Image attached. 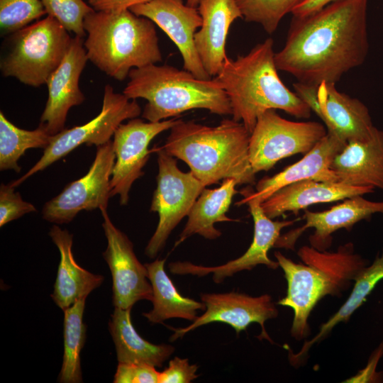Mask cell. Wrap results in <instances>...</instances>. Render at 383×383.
I'll return each mask as SVG.
<instances>
[{
  "label": "cell",
  "instance_id": "cell-24",
  "mask_svg": "<svg viewBox=\"0 0 383 383\" xmlns=\"http://www.w3.org/2000/svg\"><path fill=\"white\" fill-rule=\"evenodd\" d=\"M49 235L60 254L56 279L51 297L62 310L73 305L77 300L87 297L101 285L104 277L90 272L75 261L72 247V235L54 225Z\"/></svg>",
  "mask_w": 383,
  "mask_h": 383
},
{
  "label": "cell",
  "instance_id": "cell-39",
  "mask_svg": "<svg viewBox=\"0 0 383 383\" xmlns=\"http://www.w3.org/2000/svg\"><path fill=\"white\" fill-rule=\"evenodd\" d=\"M382 351L383 347H380L379 350L375 353V357L371 359L367 367L362 371V374H358L353 377L351 379L352 382H368L370 379H374L373 374H374V367L383 353Z\"/></svg>",
  "mask_w": 383,
  "mask_h": 383
},
{
  "label": "cell",
  "instance_id": "cell-40",
  "mask_svg": "<svg viewBox=\"0 0 383 383\" xmlns=\"http://www.w3.org/2000/svg\"><path fill=\"white\" fill-rule=\"evenodd\" d=\"M200 0H187L186 4L192 7H197Z\"/></svg>",
  "mask_w": 383,
  "mask_h": 383
},
{
  "label": "cell",
  "instance_id": "cell-1",
  "mask_svg": "<svg viewBox=\"0 0 383 383\" xmlns=\"http://www.w3.org/2000/svg\"><path fill=\"white\" fill-rule=\"evenodd\" d=\"M368 0H338L305 16H293L285 44L274 55L278 70L298 82L336 84L365 62L369 51Z\"/></svg>",
  "mask_w": 383,
  "mask_h": 383
},
{
  "label": "cell",
  "instance_id": "cell-10",
  "mask_svg": "<svg viewBox=\"0 0 383 383\" xmlns=\"http://www.w3.org/2000/svg\"><path fill=\"white\" fill-rule=\"evenodd\" d=\"M326 134L321 123L292 121L275 109L266 111L250 133L249 158L253 172L268 171L282 159L306 154Z\"/></svg>",
  "mask_w": 383,
  "mask_h": 383
},
{
  "label": "cell",
  "instance_id": "cell-14",
  "mask_svg": "<svg viewBox=\"0 0 383 383\" xmlns=\"http://www.w3.org/2000/svg\"><path fill=\"white\" fill-rule=\"evenodd\" d=\"M102 227L107 240L103 257L112 277V301L114 307L132 309L141 300L152 299V289L145 265L137 258L133 244L111 221L106 209L100 210Z\"/></svg>",
  "mask_w": 383,
  "mask_h": 383
},
{
  "label": "cell",
  "instance_id": "cell-4",
  "mask_svg": "<svg viewBox=\"0 0 383 383\" xmlns=\"http://www.w3.org/2000/svg\"><path fill=\"white\" fill-rule=\"evenodd\" d=\"M298 255L304 264L296 263L280 252H274L287 282L286 296L278 304L294 311L291 333L297 340L308 335V318L316 304L326 295H339L365 267L362 258L353 253L352 243L335 252L304 246Z\"/></svg>",
  "mask_w": 383,
  "mask_h": 383
},
{
  "label": "cell",
  "instance_id": "cell-5",
  "mask_svg": "<svg viewBox=\"0 0 383 383\" xmlns=\"http://www.w3.org/2000/svg\"><path fill=\"white\" fill-rule=\"evenodd\" d=\"M87 57L97 68L122 81L133 68L162 61L155 23L130 9L93 11L84 21Z\"/></svg>",
  "mask_w": 383,
  "mask_h": 383
},
{
  "label": "cell",
  "instance_id": "cell-6",
  "mask_svg": "<svg viewBox=\"0 0 383 383\" xmlns=\"http://www.w3.org/2000/svg\"><path fill=\"white\" fill-rule=\"evenodd\" d=\"M123 94L129 99L148 103L142 117L157 122L192 109H206L221 116L231 115L229 99L213 78L201 79L186 70L156 64L132 69Z\"/></svg>",
  "mask_w": 383,
  "mask_h": 383
},
{
  "label": "cell",
  "instance_id": "cell-11",
  "mask_svg": "<svg viewBox=\"0 0 383 383\" xmlns=\"http://www.w3.org/2000/svg\"><path fill=\"white\" fill-rule=\"evenodd\" d=\"M116 157L113 141L97 147L94 160L87 173L67 184L42 209L44 220L67 223L81 211L107 209L111 196V178Z\"/></svg>",
  "mask_w": 383,
  "mask_h": 383
},
{
  "label": "cell",
  "instance_id": "cell-38",
  "mask_svg": "<svg viewBox=\"0 0 383 383\" xmlns=\"http://www.w3.org/2000/svg\"><path fill=\"white\" fill-rule=\"evenodd\" d=\"M335 1L338 0H304L293 9L292 13L296 17L305 16Z\"/></svg>",
  "mask_w": 383,
  "mask_h": 383
},
{
  "label": "cell",
  "instance_id": "cell-12",
  "mask_svg": "<svg viewBox=\"0 0 383 383\" xmlns=\"http://www.w3.org/2000/svg\"><path fill=\"white\" fill-rule=\"evenodd\" d=\"M243 196L235 205L247 204L254 221L252 241L245 252L235 260L214 267L194 265L187 261L171 262L169 269L172 274L198 277L212 274L213 281L220 284L226 278L243 270H250L258 265H265L271 269L279 267L277 261L269 258L268 251L274 247L282 229L292 225L297 219L273 221L265 213L259 201L247 196Z\"/></svg>",
  "mask_w": 383,
  "mask_h": 383
},
{
  "label": "cell",
  "instance_id": "cell-26",
  "mask_svg": "<svg viewBox=\"0 0 383 383\" xmlns=\"http://www.w3.org/2000/svg\"><path fill=\"white\" fill-rule=\"evenodd\" d=\"M131 311V309L115 307L109 323L118 362L161 367L174 353V347L168 344L156 345L143 339L133 326Z\"/></svg>",
  "mask_w": 383,
  "mask_h": 383
},
{
  "label": "cell",
  "instance_id": "cell-32",
  "mask_svg": "<svg viewBox=\"0 0 383 383\" xmlns=\"http://www.w3.org/2000/svg\"><path fill=\"white\" fill-rule=\"evenodd\" d=\"M45 14L41 0H0L1 35H11Z\"/></svg>",
  "mask_w": 383,
  "mask_h": 383
},
{
  "label": "cell",
  "instance_id": "cell-8",
  "mask_svg": "<svg viewBox=\"0 0 383 383\" xmlns=\"http://www.w3.org/2000/svg\"><path fill=\"white\" fill-rule=\"evenodd\" d=\"M140 113L141 108L136 99H129L123 94L114 92L113 87L107 84L100 113L85 124L64 129L52 135L40 160L10 184L13 187L19 186L30 176L45 170L82 144L97 148L108 143L123 121L137 118Z\"/></svg>",
  "mask_w": 383,
  "mask_h": 383
},
{
  "label": "cell",
  "instance_id": "cell-7",
  "mask_svg": "<svg viewBox=\"0 0 383 383\" xmlns=\"http://www.w3.org/2000/svg\"><path fill=\"white\" fill-rule=\"evenodd\" d=\"M10 35L9 50L1 60V72L4 77H14L34 87L47 84L64 60L73 38L49 15Z\"/></svg>",
  "mask_w": 383,
  "mask_h": 383
},
{
  "label": "cell",
  "instance_id": "cell-37",
  "mask_svg": "<svg viewBox=\"0 0 383 383\" xmlns=\"http://www.w3.org/2000/svg\"><path fill=\"white\" fill-rule=\"evenodd\" d=\"M95 11H121L150 0H87Z\"/></svg>",
  "mask_w": 383,
  "mask_h": 383
},
{
  "label": "cell",
  "instance_id": "cell-33",
  "mask_svg": "<svg viewBox=\"0 0 383 383\" xmlns=\"http://www.w3.org/2000/svg\"><path fill=\"white\" fill-rule=\"evenodd\" d=\"M47 14L57 19L70 33L84 38L85 17L94 9L84 0H41Z\"/></svg>",
  "mask_w": 383,
  "mask_h": 383
},
{
  "label": "cell",
  "instance_id": "cell-21",
  "mask_svg": "<svg viewBox=\"0 0 383 383\" xmlns=\"http://www.w3.org/2000/svg\"><path fill=\"white\" fill-rule=\"evenodd\" d=\"M197 7L201 25L194 35L195 47L205 70L213 78L228 58L229 28L243 15L236 0H200Z\"/></svg>",
  "mask_w": 383,
  "mask_h": 383
},
{
  "label": "cell",
  "instance_id": "cell-18",
  "mask_svg": "<svg viewBox=\"0 0 383 383\" xmlns=\"http://www.w3.org/2000/svg\"><path fill=\"white\" fill-rule=\"evenodd\" d=\"M346 143L337 135L327 132L300 160L272 177H264L260 179L255 185V191L248 185L240 193L261 204L279 189L296 182L313 179L336 182L338 177L331 169V165Z\"/></svg>",
  "mask_w": 383,
  "mask_h": 383
},
{
  "label": "cell",
  "instance_id": "cell-25",
  "mask_svg": "<svg viewBox=\"0 0 383 383\" xmlns=\"http://www.w3.org/2000/svg\"><path fill=\"white\" fill-rule=\"evenodd\" d=\"M237 184L234 179L228 178L223 179L218 188L205 187L193 204L174 247L194 234L209 240L216 239L221 235V232L215 228L216 223L237 221L226 216L233 196L237 193Z\"/></svg>",
  "mask_w": 383,
  "mask_h": 383
},
{
  "label": "cell",
  "instance_id": "cell-2",
  "mask_svg": "<svg viewBox=\"0 0 383 383\" xmlns=\"http://www.w3.org/2000/svg\"><path fill=\"white\" fill-rule=\"evenodd\" d=\"M250 138L245 126L233 118L212 127L179 119L161 148L187 163L205 187L228 178L252 185L256 174L249 158Z\"/></svg>",
  "mask_w": 383,
  "mask_h": 383
},
{
  "label": "cell",
  "instance_id": "cell-36",
  "mask_svg": "<svg viewBox=\"0 0 383 383\" xmlns=\"http://www.w3.org/2000/svg\"><path fill=\"white\" fill-rule=\"evenodd\" d=\"M198 367L196 364H190L187 358L176 356L160 372L159 383H189L198 377Z\"/></svg>",
  "mask_w": 383,
  "mask_h": 383
},
{
  "label": "cell",
  "instance_id": "cell-34",
  "mask_svg": "<svg viewBox=\"0 0 383 383\" xmlns=\"http://www.w3.org/2000/svg\"><path fill=\"white\" fill-rule=\"evenodd\" d=\"M10 183L0 187V227L19 218L23 215L36 211L30 203L23 200L19 192Z\"/></svg>",
  "mask_w": 383,
  "mask_h": 383
},
{
  "label": "cell",
  "instance_id": "cell-17",
  "mask_svg": "<svg viewBox=\"0 0 383 383\" xmlns=\"http://www.w3.org/2000/svg\"><path fill=\"white\" fill-rule=\"evenodd\" d=\"M82 37L72 38L70 49L60 65L47 82L48 97L40 125L50 135L65 129L69 110L85 99L80 90V75L89 60Z\"/></svg>",
  "mask_w": 383,
  "mask_h": 383
},
{
  "label": "cell",
  "instance_id": "cell-30",
  "mask_svg": "<svg viewBox=\"0 0 383 383\" xmlns=\"http://www.w3.org/2000/svg\"><path fill=\"white\" fill-rule=\"evenodd\" d=\"M51 136L44 127L32 131L20 128L9 121L0 111V170L21 171L20 157L30 148L45 149Z\"/></svg>",
  "mask_w": 383,
  "mask_h": 383
},
{
  "label": "cell",
  "instance_id": "cell-28",
  "mask_svg": "<svg viewBox=\"0 0 383 383\" xmlns=\"http://www.w3.org/2000/svg\"><path fill=\"white\" fill-rule=\"evenodd\" d=\"M382 279L383 253L377 257L372 265L363 267L357 273L354 279L355 282L353 291L345 302L327 322L322 324L319 332L311 340L305 342L297 353L290 355V361L293 364L300 362L314 343L323 339L338 323L346 322Z\"/></svg>",
  "mask_w": 383,
  "mask_h": 383
},
{
  "label": "cell",
  "instance_id": "cell-19",
  "mask_svg": "<svg viewBox=\"0 0 383 383\" xmlns=\"http://www.w3.org/2000/svg\"><path fill=\"white\" fill-rule=\"evenodd\" d=\"M357 195L345 199L328 210L321 212L304 211L305 225L290 231L277 239L274 247L293 249L299 236L307 228H314V233L309 237L311 246L324 251L331 244V234L336 231L352 227L362 220L369 219L373 214H383V201H372Z\"/></svg>",
  "mask_w": 383,
  "mask_h": 383
},
{
  "label": "cell",
  "instance_id": "cell-16",
  "mask_svg": "<svg viewBox=\"0 0 383 383\" xmlns=\"http://www.w3.org/2000/svg\"><path fill=\"white\" fill-rule=\"evenodd\" d=\"M129 9L149 18L167 35L182 55L184 70L199 79H212L205 70L195 47L194 35L201 25L196 7L189 6L182 0H150Z\"/></svg>",
  "mask_w": 383,
  "mask_h": 383
},
{
  "label": "cell",
  "instance_id": "cell-29",
  "mask_svg": "<svg viewBox=\"0 0 383 383\" xmlns=\"http://www.w3.org/2000/svg\"><path fill=\"white\" fill-rule=\"evenodd\" d=\"M87 297L77 300L64 311V353L58 381L61 383L82 382L80 354L86 338L83 315Z\"/></svg>",
  "mask_w": 383,
  "mask_h": 383
},
{
  "label": "cell",
  "instance_id": "cell-9",
  "mask_svg": "<svg viewBox=\"0 0 383 383\" xmlns=\"http://www.w3.org/2000/svg\"><path fill=\"white\" fill-rule=\"evenodd\" d=\"M155 152L158 173L150 211L157 213L159 221L145 249L150 258H155L162 250L172 231L188 216L206 187L190 171H181L176 158L161 147L156 148Z\"/></svg>",
  "mask_w": 383,
  "mask_h": 383
},
{
  "label": "cell",
  "instance_id": "cell-22",
  "mask_svg": "<svg viewBox=\"0 0 383 383\" xmlns=\"http://www.w3.org/2000/svg\"><path fill=\"white\" fill-rule=\"evenodd\" d=\"M371 187L350 186L339 182L303 180L287 185L261 203L265 213L271 219L286 212L297 213L308 206L343 200L374 192Z\"/></svg>",
  "mask_w": 383,
  "mask_h": 383
},
{
  "label": "cell",
  "instance_id": "cell-13",
  "mask_svg": "<svg viewBox=\"0 0 383 383\" xmlns=\"http://www.w3.org/2000/svg\"><path fill=\"white\" fill-rule=\"evenodd\" d=\"M178 120L145 122L137 117L118 127L112 140L116 162L111 178V196L118 194L121 205L128 203L132 184L144 174L143 168L149 158L148 146L152 140L171 129Z\"/></svg>",
  "mask_w": 383,
  "mask_h": 383
},
{
  "label": "cell",
  "instance_id": "cell-20",
  "mask_svg": "<svg viewBox=\"0 0 383 383\" xmlns=\"http://www.w3.org/2000/svg\"><path fill=\"white\" fill-rule=\"evenodd\" d=\"M317 96L318 111L316 115L326 125L327 132L346 143L365 141L372 138L377 128L364 103L339 91L332 82L321 83Z\"/></svg>",
  "mask_w": 383,
  "mask_h": 383
},
{
  "label": "cell",
  "instance_id": "cell-31",
  "mask_svg": "<svg viewBox=\"0 0 383 383\" xmlns=\"http://www.w3.org/2000/svg\"><path fill=\"white\" fill-rule=\"evenodd\" d=\"M304 0H236L243 18L262 26L266 33H273L282 18Z\"/></svg>",
  "mask_w": 383,
  "mask_h": 383
},
{
  "label": "cell",
  "instance_id": "cell-23",
  "mask_svg": "<svg viewBox=\"0 0 383 383\" xmlns=\"http://www.w3.org/2000/svg\"><path fill=\"white\" fill-rule=\"evenodd\" d=\"M331 169L339 182L383 191V131L377 128L367 140L348 142Z\"/></svg>",
  "mask_w": 383,
  "mask_h": 383
},
{
  "label": "cell",
  "instance_id": "cell-27",
  "mask_svg": "<svg viewBox=\"0 0 383 383\" xmlns=\"http://www.w3.org/2000/svg\"><path fill=\"white\" fill-rule=\"evenodd\" d=\"M165 259L145 264L152 289V309L143 313L151 323H162L170 318H182L194 321L198 311H205L203 301L183 296L177 291L165 270Z\"/></svg>",
  "mask_w": 383,
  "mask_h": 383
},
{
  "label": "cell",
  "instance_id": "cell-35",
  "mask_svg": "<svg viewBox=\"0 0 383 383\" xmlns=\"http://www.w3.org/2000/svg\"><path fill=\"white\" fill-rule=\"evenodd\" d=\"M160 372L156 367L144 363L118 362L114 383H159Z\"/></svg>",
  "mask_w": 383,
  "mask_h": 383
},
{
  "label": "cell",
  "instance_id": "cell-15",
  "mask_svg": "<svg viewBox=\"0 0 383 383\" xmlns=\"http://www.w3.org/2000/svg\"><path fill=\"white\" fill-rule=\"evenodd\" d=\"M200 298L206 305L204 313L187 327L172 328L173 334L170 341H175L187 333L213 322L231 326L238 335L250 324L257 323L262 330L260 338L272 341L265 330V323L276 318L278 310L270 295L252 296L232 292L204 293L200 295Z\"/></svg>",
  "mask_w": 383,
  "mask_h": 383
},
{
  "label": "cell",
  "instance_id": "cell-3",
  "mask_svg": "<svg viewBox=\"0 0 383 383\" xmlns=\"http://www.w3.org/2000/svg\"><path fill=\"white\" fill-rule=\"evenodd\" d=\"M269 38L257 43L245 55L227 58L213 77L226 91L233 119L241 122L251 133L257 118L270 109L282 110L301 118H308L311 110L279 78Z\"/></svg>",
  "mask_w": 383,
  "mask_h": 383
}]
</instances>
